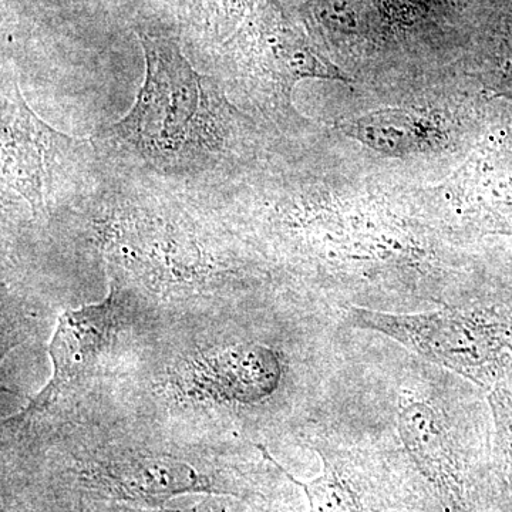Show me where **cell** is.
Listing matches in <instances>:
<instances>
[{
    "label": "cell",
    "mask_w": 512,
    "mask_h": 512,
    "mask_svg": "<svg viewBox=\"0 0 512 512\" xmlns=\"http://www.w3.org/2000/svg\"><path fill=\"white\" fill-rule=\"evenodd\" d=\"M130 299L126 289L113 282L110 295L103 302L67 309L60 315L50 343L52 379L16 420H26L45 412L63 394L97 372L101 360L109 356L121 330L127 325L131 313Z\"/></svg>",
    "instance_id": "52a82bcc"
},
{
    "label": "cell",
    "mask_w": 512,
    "mask_h": 512,
    "mask_svg": "<svg viewBox=\"0 0 512 512\" xmlns=\"http://www.w3.org/2000/svg\"><path fill=\"white\" fill-rule=\"evenodd\" d=\"M49 495L87 504L156 507L184 494L254 493V481L237 464L197 453L113 448L80 454L50 474Z\"/></svg>",
    "instance_id": "277c9868"
},
{
    "label": "cell",
    "mask_w": 512,
    "mask_h": 512,
    "mask_svg": "<svg viewBox=\"0 0 512 512\" xmlns=\"http://www.w3.org/2000/svg\"><path fill=\"white\" fill-rule=\"evenodd\" d=\"M258 0H190V15L211 35L237 28L255 8Z\"/></svg>",
    "instance_id": "4fadbf2b"
},
{
    "label": "cell",
    "mask_w": 512,
    "mask_h": 512,
    "mask_svg": "<svg viewBox=\"0 0 512 512\" xmlns=\"http://www.w3.org/2000/svg\"><path fill=\"white\" fill-rule=\"evenodd\" d=\"M444 197L441 220L471 237L512 238V120L484 138Z\"/></svg>",
    "instance_id": "ba28073f"
},
{
    "label": "cell",
    "mask_w": 512,
    "mask_h": 512,
    "mask_svg": "<svg viewBox=\"0 0 512 512\" xmlns=\"http://www.w3.org/2000/svg\"><path fill=\"white\" fill-rule=\"evenodd\" d=\"M349 328L379 333L478 389H512V279L466 306L389 312L349 306Z\"/></svg>",
    "instance_id": "3957f363"
},
{
    "label": "cell",
    "mask_w": 512,
    "mask_h": 512,
    "mask_svg": "<svg viewBox=\"0 0 512 512\" xmlns=\"http://www.w3.org/2000/svg\"><path fill=\"white\" fill-rule=\"evenodd\" d=\"M146 79L127 116L97 140L165 173L210 167L234 144L244 120L211 77L202 76L167 37L137 33Z\"/></svg>",
    "instance_id": "6da1fadb"
},
{
    "label": "cell",
    "mask_w": 512,
    "mask_h": 512,
    "mask_svg": "<svg viewBox=\"0 0 512 512\" xmlns=\"http://www.w3.org/2000/svg\"><path fill=\"white\" fill-rule=\"evenodd\" d=\"M473 76L491 96L512 101V0L491 10Z\"/></svg>",
    "instance_id": "8fae6325"
},
{
    "label": "cell",
    "mask_w": 512,
    "mask_h": 512,
    "mask_svg": "<svg viewBox=\"0 0 512 512\" xmlns=\"http://www.w3.org/2000/svg\"><path fill=\"white\" fill-rule=\"evenodd\" d=\"M80 510H82V508H80ZM84 512V510H82Z\"/></svg>",
    "instance_id": "9a60e30c"
},
{
    "label": "cell",
    "mask_w": 512,
    "mask_h": 512,
    "mask_svg": "<svg viewBox=\"0 0 512 512\" xmlns=\"http://www.w3.org/2000/svg\"><path fill=\"white\" fill-rule=\"evenodd\" d=\"M487 400L493 419L491 460L505 508L512 512V389L491 390Z\"/></svg>",
    "instance_id": "7c38bea8"
},
{
    "label": "cell",
    "mask_w": 512,
    "mask_h": 512,
    "mask_svg": "<svg viewBox=\"0 0 512 512\" xmlns=\"http://www.w3.org/2000/svg\"><path fill=\"white\" fill-rule=\"evenodd\" d=\"M313 450L322 460V473L309 483L292 477L284 467L279 470L306 495L311 512H383L369 480L372 450L362 444H335L319 440Z\"/></svg>",
    "instance_id": "9c48e42d"
},
{
    "label": "cell",
    "mask_w": 512,
    "mask_h": 512,
    "mask_svg": "<svg viewBox=\"0 0 512 512\" xmlns=\"http://www.w3.org/2000/svg\"><path fill=\"white\" fill-rule=\"evenodd\" d=\"M103 512H228L224 505L220 504H202L198 507L190 508V510H144V508L131 507H110Z\"/></svg>",
    "instance_id": "5bb4252c"
},
{
    "label": "cell",
    "mask_w": 512,
    "mask_h": 512,
    "mask_svg": "<svg viewBox=\"0 0 512 512\" xmlns=\"http://www.w3.org/2000/svg\"><path fill=\"white\" fill-rule=\"evenodd\" d=\"M83 141L59 133L30 109L15 77L3 80L2 180L35 214H47L60 178L66 177Z\"/></svg>",
    "instance_id": "8992f818"
},
{
    "label": "cell",
    "mask_w": 512,
    "mask_h": 512,
    "mask_svg": "<svg viewBox=\"0 0 512 512\" xmlns=\"http://www.w3.org/2000/svg\"><path fill=\"white\" fill-rule=\"evenodd\" d=\"M429 124L413 111L382 109L342 121L338 127L343 134L377 153L404 157L430 143L433 130Z\"/></svg>",
    "instance_id": "30bf717a"
},
{
    "label": "cell",
    "mask_w": 512,
    "mask_h": 512,
    "mask_svg": "<svg viewBox=\"0 0 512 512\" xmlns=\"http://www.w3.org/2000/svg\"><path fill=\"white\" fill-rule=\"evenodd\" d=\"M394 387L393 419L397 441L410 463L448 510L468 505L471 466L476 454L491 448L493 419L478 389L426 360L407 359Z\"/></svg>",
    "instance_id": "7a4b0ae2"
},
{
    "label": "cell",
    "mask_w": 512,
    "mask_h": 512,
    "mask_svg": "<svg viewBox=\"0 0 512 512\" xmlns=\"http://www.w3.org/2000/svg\"><path fill=\"white\" fill-rule=\"evenodd\" d=\"M308 512H311V511H308Z\"/></svg>",
    "instance_id": "2e32d148"
},
{
    "label": "cell",
    "mask_w": 512,
    "mask_h": 512,
    "mask_svg": "<svg viewBox=\"0 0 512 512\" xmlns=\"http://www.w3.org/2000/svg\"><path fill=\"white\" fill-rule=\"evenodd\" d=\"M222 69L239 99L284 124L305 120L293 106V92L302 80L353 82L288 18L278 0L256 2L225 43Z\"/></svg>",
    "instance_id": "5b68a950"
}]
</instances>
